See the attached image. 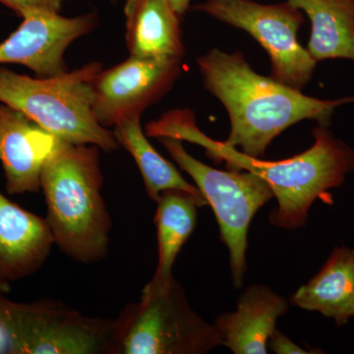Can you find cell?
Wrapping results in <instances>:
<instances>
[{"label":"cell","instance_id":"obj_1","mask_svg":"<svg viewBox=\"0 0 354 354\" xmlns=\"http://www.w3.org/2000/svg\"><path fill=\"white\" fill-rule=\"evenodd\" d=\"M329 127L313 130L314 143L308 150L288 160H263L241 152L225 141L209 138L197 127L194 113L188 109H174L147 123V136L174 138L202 147L215 162L227 169L252 172L272 188L278 208L270 215L276 227L295 230L304 227L309 209L317 199L339 187L354 169V151L337 138Z\"/></svg>","mask_w":354,"mask_h":354},{"label":"cell","instance_id":"obj_2","mask_svg":"<svg viewBox=\"0 0 354 354\" xmlns=\"http://www.w3.org/2000/svg\"><path fill=\"white\" fill-rule=\"evenodd\" d=\"M204 87L227 109L230 132L225 143L253 158H263L272 140L291 125L316 120L329 127L335 109L354 97L321 100L302 94L251 68L241 51L214 48L197 59Z\"/></svg>","mask_w":354,"mask_h":354},{"label":"cell","instance_id":"obj_3","mask_svg":"<svg viewBox=\"0 0 354 354\" xmlns=\"http://www.w3.org/2000/svg\"><path fill=\"white\" fill-rule=\"evenodd\" d=\"M100 150L62 140L41 172L46 220L53 241L83 264L100 262L109 253L111 221L102 196Z\"/></svg>","mask_w":354,"mask_h":354},{"label":"cell","instance_id":"obj_4","mask_svg":"<svg viewBox=\"0 0 354 354\" xmlns=\"http://www.w3.org/2000/svg\"><path fill=\"white\" fill-rule=\"evenodd\" d=\"M101 62L46 78H32L0 67V104H7L62 141L95 145L109 152L120 147L113 131L93 111V80Z\"/></svg>","mask_w":354,"mask_h":354},{"label":"cell","instance_id":"obj_5","mask_svg":"<svg viewBox=\"0 0 354 354\" xmlns=\"http://www.w3.org/2000/svg\"><path fill=\"white\" fill-rule=\"evenodd\" d=\"M215 324L191 307L174 279L167 290L142 292L111 324L104 354H205L223 346Z\"/></svg>","mask_w":354,"mask_h":354},{"label":"cell","instance_id":"obj_6","mask_svg":"<svg viewBox=\"0 0 354 354\" xmlns=\"http://www.w3.org/2000/svg\"><path fill=\"white\" fill-rule=\"evenodd\" d=\"M158 140L177 165L192 177L213 208L220 227L221 241L230 254L234 286L241 288L247 271L249 227L256 213L274 197L272 188L252 172L220 171L203 164L187 153L180 140Z\"/></svg>","mask_w":354,"mask_h":354},{"label":"cell","instance_id":"obj_7","mask_svg":"<svg viewBox=\"0 0 354 354\" xmlns=\"http://www.w3.org/2000/svg\"><path fill=\"white\" fill-rule=\"evenodd\" d=\"M10 354L106 353L113 321L84 315L53 299L17 302L0 293Z\"/></svg>","mask_w":354,"mask_h":354},{"label":"cell","instance_id":"obj_8","mask_svg":"<svg viewBox=\"0 0 354 354\" xmlns=\"http://www.w3.org/2000/svg\"><path fill=\"white\" fill-rule=\"evenodd\" d=\"M193 9L250 34L271 58L274 80L299 91L311 81L317 62L298 41L304 14L290 2L207 0Z\"/></svg>","mask_w":354,"mask_h":354},{"label":"cell","instance_id":"obj_9","mask_svg":"<svg viewBox=\"0 0 354 354\" xmlns=\"http://www.w3.org/2000/svg\"><path fill=\"white\" fill-rule=\"evenodd\" d=\"M183 73V58H140L102 69L93 80V111L100 124L114 127L142 115L160 101Z\"/></svg>","mask_w":354,"mask_h":354},{"label":"cell","instance_id":"obj_10","mask_svg":"<svg viewBox=\"0 0 354 354\" xmlns=\"http://www.w3.org/2000/svg\"><path fill=\"white\" fill-rule=\"evenodd\" d=\"M16 31L0 43V64H19L41 78L67 72L65 53L76 39L95 29L94 12L76 17L35 11L22 16Z\"/></svg>","mask_w":354,"mask_h":354},{"label":"cell","instance_id":"obj_11","mask_svg":"<svg viewBox=\"0 0 354 354\" xmlns=\"http://www.w3.org/2000/svg\"><path fill=\"white\" fill-rule=\"evenodd\" d=\"M60 141L26 114L0 104V162L7 192L38 193L44 165Z\"/></svg>","mask_w":354,"mask_h":354},{"label":"cell","instance_id":"obj_12","mask_svg":"<svg viewBox=\"0 0 354 354\" xmlns=\"http://www.w3.org/2000/svg\"><path fill=\"white\" fill-rule=\"evenodd\" d=\"M53 244L46 218L21 208L0 192V281L10 283L38 272Z\"/></svg>","mask_w":354,"mask_h":354},{"label":"cell","instance_id":"obj_13","mask_svg":"<svg viewBox=\"0 0 354 354\" xmlns=\"http://www.w3.org/2000/svg\"><path fill=\"white\" fill-rule=\"evenodd\" d=\"M288 309L286 298L269 286H248L239 297L236 310L216 320L223 346L235 354L267 353L270 337Z\"/></svg>","mask_w":354,"mask_h":354},{"label":"cell","instance_id":"obj_14","mask_svg":"<svg viewBox=\"0 0 354 354\" xmlns=\"http://www.w3.org/2000/svg\"><path fill=\"white\" fill-rule=\"evenodd\" d=\"M124 16L130 57L183 58V17L169 0H127Z\"/></svg>","mask_w":354,"mask_h":354},{"label":"cell","instance_id":"obj_15","mask_svg":"<svg viewBox=\"0 0 354 354\" xmlns=\"http://www.w3.org/2000/svg\"><path fill=\"white\" fill-rule=\"evenodd\" d=\"M158 265L153 278L142 292L167 290L174 277V263L197 225L198 209L203 205L194 195L178 189L165 190L157 201Z\"/></svg>","mask_w":354,"mask_h":354},{"label":"cell","instance_id":"obj_16","mask_svg":"<svg viewBox=\"0 0 354 354\" xmlns=\"http://www.w3.org/2000/svg\"><path fill=\"white\" fill-rule=\"evenodd\" d=\"M291 302L335 320L339 327L354 317V250L337 247L314 278L298 288Z\"/></svg>","mask_w":354,"mask_h":354},{"label":"cell","instance_id":"obj_17","mask_svg":"<svg viewBox=\"0 0 354 354\" xmlns=\"http://www.w3.org/2000/svg\"><path fill=\"white\" fill-rule=\"evenodd\" d=\"M307 14L311 36L306 50L317 62H354V0H288Z\"/></svg>","mask_w":354,"mask_h":354},{"label":"cell","instance_id":"obj_18","mask_svg":"<svg viewBox=\"0 0 354 354\" xmlns=\"http://www.w3.org/2000/svg\"><path fill=\"white\" fill-rule=\"evenodd\" d=\"M141 116L123 118L114 125L113 134L118 145L123 147L138 165L148 196L156 202L162 191L183 190L198 198L203 207L207 206L208 202L199 188L185 180L176 165L162 158L151 145L142 129Z\"/></svg>","mask_w":354,"mask_h":354},{"label":"cell","instance_id":"obj_19","mask_svg":"<svg viewBox=\"0 0 354 354\" xmlns=\"http://www.w3.org/2000/svg\"><path fill=\"white\" fill-rule=\"evenodd\" d=\"M67 0H0V3L17 13L20 17L29 12L59 13Z\"/></svg>","mask_w":354,"mask_h":354},{"label":"cell","instance_id":"obj_20","mask_svg":"<svg viewBox=\"0 0 354 354\" xmlns=\"http://www.w3.org/2000/svg\"><path fill=\"white\" fill-rule=\"evenodd\" d=\"M268 348L278 354H309L315 353L314 351H308L307 349L300 348L295 342L291 341L283 333L278 330H274L269 342H268Z\"/></svg>","mask_w":354,"mask_h":354},{"label":"cell","instance_id":"obj_21","mask_svg":"<svg viewBox=\"0 0 354 354\" xmlns=\"http://www.w3.org/2000/svg\"><path fill=\"white\" fill-rule=\"evenodd\" d=\"M0 354H10V339L1 320H0Z\"/></svg>","mask_w":354,"mask_h":354},{"label":"cell","instance_id":"obj_22","mask_svg":"<svg viewBox=\"0 0 354 354\" xmlns=\"http://www.w3.org/2000/svg\"><path fill=\"white\" fill-rule=\"evenodd\" d=\"M169 1L174 7V10L183 17L184 14L187 12L188 9H189L190 2L192 0H169Z\"/></svg>","mask_w":354,"mask_h":354},{"label":"cell","instance_id":"obj_23","mask_svg":"<svg viewBox=\"0 0 354 354\" xmlns=\"http://www.w3.org/2000/svg\"><path fill=\"white\" fill-rule=\"evenodd\" d=\"M9 291H10V283L0 281V293L4 295V293H8Z\"/></svg>","mask_w":354,"mask_h":354}]
</instances>
